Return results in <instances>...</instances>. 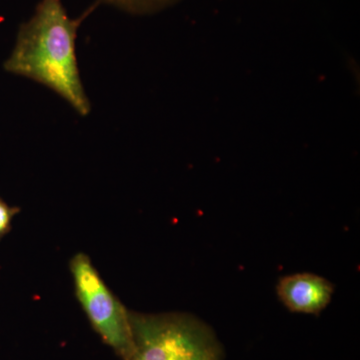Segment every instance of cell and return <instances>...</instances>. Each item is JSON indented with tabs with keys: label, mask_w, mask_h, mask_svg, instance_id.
Segmentation results:
<instances>
[{
	"label": "cell",
	"mask_w": 360,
	"mask_h": 360,
	"mask_svg": "<svg viewBox=\"0 0 360 360\" xmlns=\"http://www.w3.org/2000/svg\"><path fill=\"white\" fill-rule=\"evenodd\" d=\"M277 295L290 311L319 314L333 298V284L323 277L312 274L284 276L277 284Z\"/></svg>",
	"instance_id": "277c9868"
},
{
	"label": "cell",
	"mask_w": 360,
	"mask_h": 360,
	"mask_svg": "<svg viewBox=\"0 0 360 360\" xmlns=\"http://www.w3.org/2000/svg\"><path fill=\"white\" fill-rule=\"evenodd\" d=\"M20 212V207L8 205L0 198V240L11 232L14 217Z\"/></svg>",
	"instance_id": "8992f818"
},
{
	"label": "cell",
	"mask_w": 360,
	"mask_h": 360,
	"mask_svg": "<svg viewBox=\"0 0 360 360\" xmlns=\"http://www.w3.org/2000/svg\"><path fill=\"white\" fill-rule=\"evenodd\" d=\"M177 0H97L96 4H110L134 14H148L156 13L168 6H172Z\"/></svg>",
	"instance_id": "5b68a950"
},
{
	"label": "cell",
	"mask_w": 360,
	"mask_h": 360,
	"mask_svg": "<svg viewBox=\"0 0 360 360\" xmlns=\"http://www.w3.org/2000/svg\"><path fill=\"white\" fill-rule=\"evenodd\" d=\"M96 6L75 20L61 0H40L32 18L20 25L4 70L45 85L78 115H89L91 105L80 78L75 41L78 28Z\"/></svg>",
	"instance_id": "6da1fadb"
},
{
	"label": "cell",
	"mask_w": 360,
	"mask_h": 360,
	"mask_svg": "<svg viewBox=\"0 0 360 360\" xmlns=\"http://www.w3.org/2000/svg\"><path fill=\"white\" fill-rule=\"evenodd\" d=\"M130 323L141 360H224L212 329L191 315L130 312Z\"/></svg>",
	"instance_id": "7a4b0ae2"
},
{
	"label": "cell",
	"mask_w": 360,
	"mask_h": 360,
	"mask_svg": "<svg viewBox=\"0 0 360 360\" xmlns=\"http://www.w3.org/2000/svg\"><path fill=\"white\" fill-rule=\"evenodd\" d=\"M75 293L92 328L123 360L134 354L130 311L104 283L89 255L77 253L70 262Z\"/></svg>",
	"instance_id": "3957f363"
}]
</instances>
